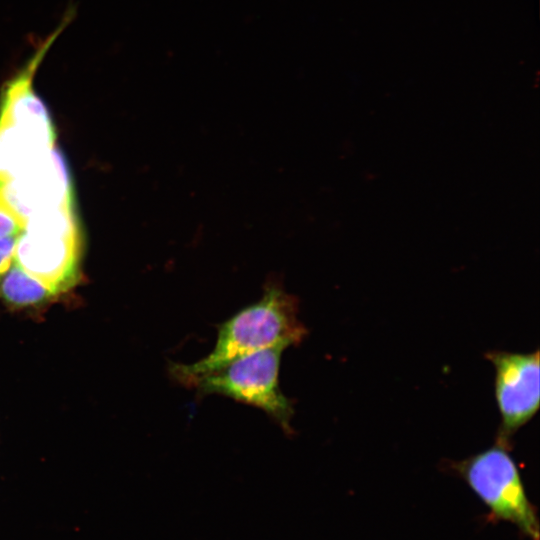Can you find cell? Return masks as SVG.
Here are the masks:
<instances>
[{
	"label": "cell",
	"mask_w": 540,
	"mask_h": 540,
	"mask_svg": "<svg viewBox=\"0 0 540 540\" xmlns=\"http://www.w3.org/2000/svg\"><path fill=\"white\" fill-rule=\"evenodd\" d=\"M298 301L276 280L267 282L262 297L219 325L213 349L191 363L171 362L170 376L185 385L244 355L273 346L297 345L307 335L298 317Z\"/></svg>",
	"instance_id": "1"
},
{
	"label": "cell",
	"mask_w": 540,
	"mask_h": 540,
	"mask_svg": "<svg viewBox=\"0 0 540 540\" xmlns=\"http://www.w3.org/2000/svg\"><path fill=\"white\" fill-rule=\"evenodd\" d=\"M80 241L72 203L26 220L17 236L14 261L57 295L75 285Z\"/></svg>",
	"instance_id": "2"
},
{
	"label": "cell",
	"mask_w": 540,
	"mask_h": 540,
	"mask_svg": "<svg viewBox=\"0 0 540 540\" xmlns=\"http://www.w3.org/2000/svg\"><path fill=\"white\" fill-rule=\"evenodd\" d=\"M284 346H273L237 358L218 370L194 378L185 386L201 395L219 394L263 410L287 434H292V401L280 388Z\"/></svg>",
	"instance_id": "3"
},
{
	"label": "cell",
	"mask_w": 540,
	"mask_h": 540,
	"mask_svg": "<svg viewBox=\"0 0 540 540\" xmlns=\"http://www.w3.org/2000/svg\"><path fill=\"white\" fill-rule=\"evenodd\" d=\"M457 470L495 515L538 540L537 518L507 448L496 444L461 461Z\"/></svg>",
	"instance_id": "4"
},
{
	"label": "cell",
	"mask_w": 540,
	"mask_h": 540,
	"mask_svg": "<svg viewBox=\"0 0 540 540\" xmlns=\"http://www.w3.org/2000/svg\"><path fill=\"white\" fill-rule=\"evenodd\" d=\"M486 357L495 368V397L501 416L496 444L508 448L512 435L539 408V351H490Z\"/></svg>",
	"instance_id": "5"
},
{
	"label": "cell",
	"mask_w": 540,
	"mask_h": 540,
	"mask_svg": "<svg viewBox=\"0 0 540 540\" xmlns=\"http://www.w3.org/2000/svg\"><path fill=\"white\" fill-rule=\"evenodd\" d=\"M3 193L25 221L42 211L72 203L66 166L55 149L40 162L4 182Z\"/></svg>",
	"instance_id": "6"
},
{
	"label": "cell",
	"mask_w": 540,
	"mask_h": 540,
	"mask_svg": "<svg viewBox=\"0 0 540 540\" xmlns=\"http://www.w3.org/2000/svg\"><path fill=\"white\" fill-rule=\"evenodd\" d=\"M54 150L53 130L0 115V181L7 182Z\"/></svg>",
	"instance_id": "7"
},
{
	"label": "cell",
	"mask_w": 540,
	"mask_h": 540,
	"mask_svg": "<svg viewBox=\"0 0 540 540\" xmlns=\"http://www.w3.org/2000/svg\"><path fill=\"white\" fill-rule=\"evenodd\" d=\"M3 275L0 291L4 299L18 306L37 304L54 293L41 281L28 274L15 261Z\"/></svg>",
	"instance_id": "8"
},
{
	"label": "cell",
	"mask_w": 540,
	"mask_h": 540,
	"mask_svg": "<svg viewBox=\"0 0 540 540\" xmlns=\"http://www.w3.org/2000/svg\"><path fill=\"white\" fill-rule=\"evenodd\" d=\"M26 221L11 207L3 193L0 181V237L18 236L25 228Z\"/></svg>",
	"instance_id": "9"
},
{
	"label": "cell",
	"mask_w": 540,
	"mask_h": 540,
	"mask_svg": "<svg viewBox=\"0 0 540 540\" xmlns=\"http://www.w3.org/2000/svg\"><path fill=\"white\" fill-rule=\"evenodd\" d=\"M17 236L0 237V279L14 261Z\"/></svg>",
	"instance_id": "10"
}]
</instances>
